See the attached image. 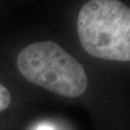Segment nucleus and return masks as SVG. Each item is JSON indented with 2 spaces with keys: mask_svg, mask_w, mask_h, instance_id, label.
<instances>
[{
  "mask_svg": "<svg viewBox=\"0 0 130 130\" xmlns=\"http://www.w3.org/2000/svg\"><path fill=\"white\" fill-rule=\"evenodd\" d=\"M77 34L90 55L130 61V8L120 0H89L77 18Z\"/></svg>",
  "mask_w": 130,
  "mask_h": 130,
  "instance_id": "obj_1",
  "label": "nucleus"
},
{
  "mask_svg": "<svg viewBox=\"0 0 130 130\" xmlns=\"http://www.w3.org/2000/svg\"><path fill=\"white\" fill-rule=\"evenodd\" d=\"M17 63L29 82L65 98L80 96L88 86L83 66L56 42L29 44L19 52Z\"/></svg>",
  "mask_w": 130,
  "mask_h": 130,
  "instance_id": "obj_2",
  "label": "nucleus"
},
{
  "mask_svg": "<svg viewBox=\"0 0 130 130\" xmlns=\"http://www.w3.org/2000/svg\"><path fill=\"white\" fill-rule=\"evenodd\" d=\"M12 96L11 93L8 91V89L2 84H0V112L4 111L7 109L11 103Z\"/></svg>",
  "mask_w": 130,
  "mask_h": 130,
  "instance_id": "obj_3",
  "label": "nucleus"
},
{
  "mask_svg": "<svg viewBox=\"0 0 130 130\" xmlns=\"http://www.w3.org/2000/svg\"><path fill=\"white\" fill-rule=\"evenodd\" d=\"M36 130H53L51 127H49V126H46V125H42L40 126V127H38Z\"/></svg>",
  "mask_w": 130,
  "mask_h": 130,
  "instance_id": "obj_4",
  "label": "nucleus"
}]
</instances>
